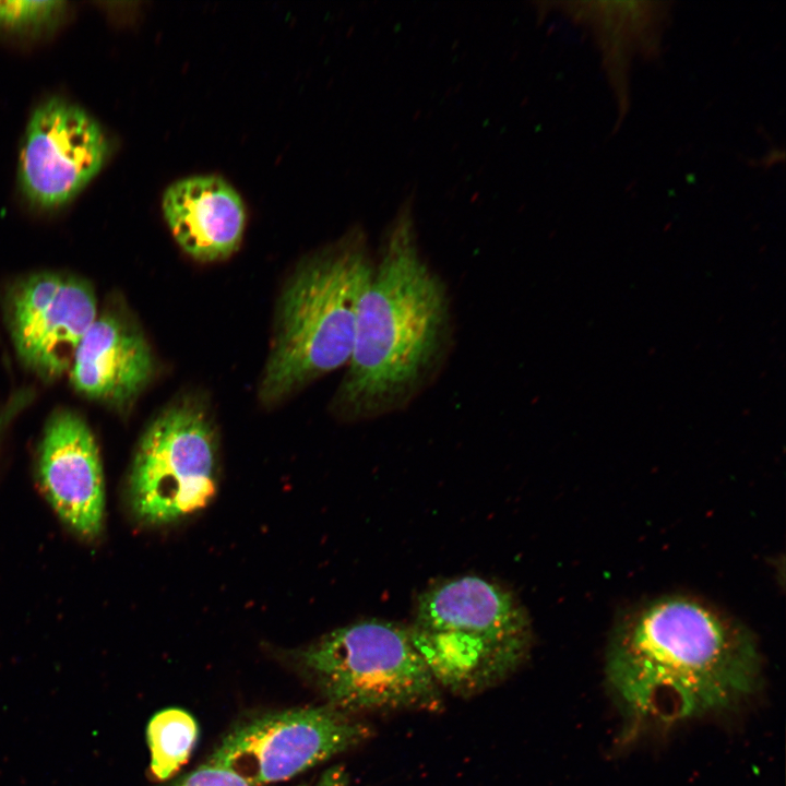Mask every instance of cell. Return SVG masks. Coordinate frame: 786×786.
Listing matches in <instances>:
<instances>
[{
  "label": "cell",
  "mask_w": 786,
  "mask_h": 786,
  "mask_svg": "<svg viewBox=\"0 0 786 786\" xmlns=\"http://www.w3.org/2000/svg\"><path fill=\"white\" fill-rule=\"evenodd\" d=\"M151 346L130 314L108 308L83 336L68 372L73 389L116 409L129 408L151 382Z\"/></svg>",
  "instance_id": "11"
},
{
  "label": "cell",
  "mask_w": 786,
  "mask_h": 786,
  "mask_svg": "<svg viewBox=\"0 0 786 786\" xmlns=\"http://www.w3.org/2000/svg\"><path fill=\"white\" fill-rule=\"evenodd\" d=\"M162 211L174 239L194 260H224L240 246L246 209L239 193L219 176L172 182L163 193Z\"/></svg>",
  "instance_id": "12"
},
{
  "label": "cell",
  "mask_w": 786,
  "mask_h": 786,
  "mask_svg": "<svg viewBox=\"0 0 786 786\" xmlns=\"http://www.w3.org/2000/svg\"><path fill=\"white\" fill-rule=\"evenodd\" d=\"M108 153L107 136L87 111L63 98H49L26 127L20 188L37 207H60L98 175Z\"/></svg>",
  "instance_id": "9"
},
{
  "label": "cell",
  "mask_w": 786,
  "mask_h": 786,
  "mask_svg": "<svg viewBox=\"0 0 786 786\" xmlns=\"http://www.w3.org/2000/svg\"><path fill=\"white\" fill-rule=\"evenodd\" d=\"M374 262L360 227L307 257L278 298L259 396L274 405L347 365L358 302Z\"/></svg>",
  "instance_id": "3"
},
{
  "label": "cell",
  "mask_w": 786,
  "mask_h": 786,
  "mask_svg": "<svg viewBox=\"0 0 786 786\" xmlns=\"http://www.w3.org/2000/svg\"><path fill=\"white\" fill-rule=\"evenodd\" d=\"M198 738L194 718L180 708L155 714L147 726L151 771L164 781L172 776L189 759Z\"/></svg>",
  "instance_id": "13"
},
{
  "label": "cell",
  "mask_w": 786,
  "mask_h": 786,
  "mask_svg": "<svg viewBox=\"0 0 786 786\" xmlns=\"http://www.w3.org/2000/svg\"><path fill=\"white\" fill-rule=\"evenodd\" d=\"M315 786H354L347 771L334 765L324 771Z\"/></svg>",
  "instance_id": "16"
},
{
  "label": "cell",
  "mask_w": 786,
  "mask_h": 786,
  "mask_svg": "<svg viewBox=\"0 0 786 786\" xmlns=\"http://www.w3.org/2000/svg\"><path fill=\"white\" fill-rule=\"evenodd\" d=\"M366 723L326 703L274 712L230 730L206 763L264 786L289 779L367 740Z\"/></svg>",
  "instance_id": "7"
},
{
  "label": "cell",
  "mask_w": 786,
  "mask_h": 786,
  "mask_svg": "<svg viewBox=\"0 0 786 786\" xmlns=\"http://www.w3.org/2000/svg\"><path fill=\"white\" fill-rule=\"evenodd\" d=\"M172 786H255L224 767L205 763Z\"/></svg>",
  "instance_id": "15"
},
{
  "label": "cell",
  "mask_w": 786,
  "mask_h": 786,
  "mask_svg": "<svg viewBox=\"0 0 786 786\" xmlns=\"http://www.w3.org/2000/svg\"><path fill=\"white\" fill-rule=\"evenodd\" d=\"M64 4L56 0H0V28L25 32L44 27L59 17Z\"/></svg>",
  "instance_id": "14"
},
{
  "label": "cell",
  "mask_w": 786,
  "mask_h": 786,
  "mask_svg": "<svg viewBox=\"0 0 786 786\" xmlns=\"http://www.w3.org/2000/svg\"><path fill=\"white\" fill-rule=\"evenodd\" d=\"M452 335L448 288L420 252L407 200L385 229L361 293L332 412L361 421L405 409L438 377Z\"/></svg>",
  "instance_id": "1"
},
{
  "label": "cell",
  "mask_w": 786,
  "mask_h": 786,
  "mask_svg": "<svg viewBox=\"0 0 786 786\" xmlns=\"http://www.w3.org/2000/svg\"><path fill=\"white\" fill-rule=\"evenodd\" d=\"M37 476L61 522L85 539L104 524L105 488L94 434L76 412L61 408L48 418L37 452Z\"/></svg>",
  "instance_id": "10"
},
{
  "label": "cell",
  "mask_w": 786,
  "mask_h": 786,
  "mask_svg": "<svg viewBox=\"0 0 786 786\" xmlns=\"http://www.w3.org/2000/svg\"><path fill=\"white\" fill-rule=\"evenodd\" d=\"M217 439L200 402L169 404L151 420L128 479L134 517L146 525L177 522L205 508L217 488Z\"/></svg>",
  "instance_id": "6"
},
{
  "label": "cell",
  "mask_w": 786,
  "mask_h": 786,
  "mask_svg": "<svg viewBox=\"0 0 786 786\" xmlns=\"http://www.w3.org/2000/svg\"><path fill=\"white\" fill-rule=\"evenodd\" d=\"M298 786H308V785H307V784H301V785H298Z\"/></svg>",
  "instance_id": "17"
},
{
  "label": "cell",
  "mask_w": 786,
  "mask_h": 786,
  "mask_svg": "<svg viewBox=\"0 0 786 786\" xmlns=\"http://www.w3.org/2000/svg\"><path fill=\"white\" fill-rule=\"evenodd\" d=\"M325 703L345 713L434 711L441 689L408 628L380 619L347 624L289 653Z\"/></svg>",
  "instance_id": "5"
},
{
  "label": "cell",
  "mask_w": 786,
  "mask_h": 786,
  "mask_svg": "<svg viewBox=\"0 0 786 786\" xmlns=\"http://www.w3.org/2000/svg\"><path fill=\"white\" fill-rule=\"evenodd\" d=\"M98 314L92 285L68 273L38 272L13 283L4 315L22 365L43 380L67 374Z\"/></svg>",
  "instance_id": "8"
},
{
  "label": "cell",
  "mask_w": 786,
  "mask_h": 786,
  "mask_svg": "<svg viewBox=\"0 0 786 786\" xmlns=\"http://www.w3.org/2000/svg\"><path fill=\"white\" fill-rule=\"evenodd\" d=\"M606 672L630 715L676 722L749 694L759 681L760 653L740 621L700 599L669 595L622 617Z\"/></svg>",
  "instance_id": "2"
},
{
  "label": "cell",
  "mask_w": 786,
  "mask_h": 786,
  "mask_svg": "<svg viewBox=\"0 0 786 786\" xmlns=\"http://www.w3.org/2000/svg\"><path fill=\"white\" fill-rule=\"evenodd\" d=\"M410 639L441 690L473 695L524 664L533 644L528 611L509 588L463 575L418 597Z\"/></svg>",
  "instance_id": "4"
}]
</instances>
